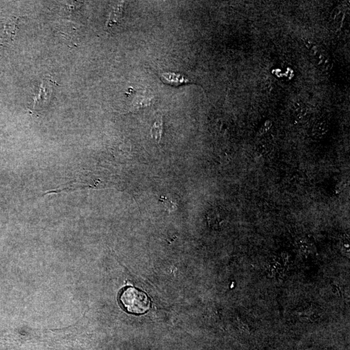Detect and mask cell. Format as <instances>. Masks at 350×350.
<instances>
[{
	"instance_id": "3",
	"label": "cell",
	"mask_w": 350,
	"mask_h": 350,
	"mask_svg": "<svg viewBox=\"0 0 350 350\" xmlns=\"http://www.w3.org/2000/svg\"><path fill=\"white\" fill-rule=\"evenodd\" d=\"M163 83L172 86H179L182 84L190 83L189 80L182 77L181 75L174 73H165L161 75Z\"/></svg>"
},
{
	"instance_id": "6",
	"label": "cell",
	"mask_w": 350,
	"mask_h": 350,
	"mask_svg": "<svg viewBox=\"0 0 350 350\" xmlns=\"http://www.w3.org/2000/svg\"><path fill=\"white\" fill-rule=\"evenodd\" d=\"M327 130H328V127L326 123L320 121L315 125L313 128V134L317 138H321L326 134Z\"/></svg>"
},
{
	"instance_id": "8",
	"label": "cell",
	"mask_w": 350,
	"mask_h": 350,
	"mask_svg": "<svg viewBox=\"0 0 350 350\" xmlns=\"http://www.w3.org/2000/svg\"><path fill=\"white\" fill-rule=\"evenodd\" d=\"M163 199H160V201L162 202L163 204H164L165 209L169 210V212H173L174 210H176V204L172 201H170L169 200L167 199L166 197L164 196H161Z\"/></svg>"
},
{
	"instance_id": "1",
	"label": "cell",
	"mask_w": 350,
	"mask_h": 350,
	"mask_svg": "<svg viewBox=\"0 0 350 350\" xmlns=\"http://www.w3.org/2000/svg\"><path fill=\"white\" fill-rule=\"evenodd\" d=\"M120 301L127 311L133 314H143L151 307L147 294L134 287L127 288L121 295Z\"/></svg>"
},
{
	"instance_id": "4",
	"label": "cell",
	"mask_w": 350,
	"mask_h": 350,
	"mask_svg": "<svg viewBox=\"0 0 350 350\" xmlns=\"http://www.w3.org/2000/svg\"><path fill=\"white\" fill-rule=\"evenodd\" d=\"M52 92V86L49 85L48 82H44L41 87L40 94L34 99V106L36 104H40L42 102H48Z\"/></svg>"
},
{
	"instance_id": "2",
	"label": "cell",
	"mask_w": 350,
	"mask_h": 350,
	"mask_svg": "<svg viewBox=\"0 0 350 350\" xmlns=\"http://www.w3.org/2000/svg\"><path fill=\"white\" fill-rule=\"evenodd\" d=\"M16 30L13 21L2 22L0 23V40L9 41L13 38Z\"/></svg>"
},
{
	"instance_id": "7",
	"label": "cell",
	"mask_w": 350,
	"mask_h": 350,
	"mask_svg": "<svg viewBox=\"0 0 350 350\" xmlns=\"http://www.w3.org/2000/svg\"><path fill=\"white\" fill-rule=\"evenodd\" d=\"M122 8L120 7V5H118L117 9L114 10L113 13H112L113 14L110 15L109 20H108V25H113L114 23L118 21V18L122 14Z\"/></svg>"
},
{
	"instance_id": "5",
	"label": "cell",
	"mask_w": 350,
	"mask_h": 350,
	"mask_svg": "<svg viewBox=\"0 0 350 350\" xmlns=\"http://www.w3.org/2000/svg\"><path fill=\"white\" fill-rule=\"evenodd\" d=\"M163 122L162 118H159L156 120L151 130V134L153 138L155 139L156 142L159 143L161 140V134H162Z\"/></svg>"
}]
</instances>
